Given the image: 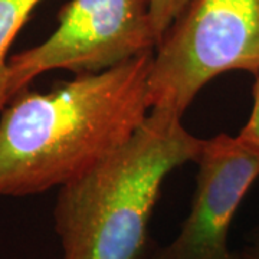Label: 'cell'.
<instances>
[{"label":"cell","instance_id":"3957f363","mask_svg":"<svg viewBox=\"0 0 259 259\" xmlns=\"http://www.w3.org/2000/svg\"><path fill=\"white\" fill-rule=\"evenodd\" d=\"M229 71L259 75V0H192L154 51L150 107L183 117L200 90Z\"/></svg>","mask_w":259,"mask_h":259},{"label":"cell","instance_id":"277c9868","mask_svg":"<svg viewBox=\"0 0 259 259\" xmlns=\"http://www.w3.org/2000/svg\"><path fill=\"white\" fill-rule=\"evenodd\" d=\"M58 22L44 42L8 59L10 98L49 71L97 74L158 45L150 0H71Z\"/></svg>","mask_w":259,"mask_h":259},{"label":"cell","instance_id":"ba28073f","mask_svg":"<svg viewBox=\"0 0 259 259\" xmlns=\"http://www.w3.org/2000/svg\"><path fill=\"white\" fill-rule=\"evenodd\" d=\"M252 97H253V104H252L249 118L241 128L236 139L239 140L241 144L259 156V75L255 76V83L252 87Z\"/></svg>","mask_w":259,"mask_h":259},{"label":"cell","instance_id":"5b68a950","mask_svg":"<svg viewBox=\"0 0 259 259\" xmlns=\"http://www.w3.org/2000/svg\"><path fill=\"white\" fill-rule=\"evenodd\" d=\"M189 214L176 238L148 259H239L229 231L239 206L259 177V156L236 137L204 140Z\"/></svg>","mask_w":259,"mask_h":259},{"label":"cell","instance_id":"6da1fadb","mask_svg":"<svg viewBox=\"0 0 259 259\" xmlns=\"http://www.w3.org/2000/svg\"><path fill=\"white\" fill-rule=\"evenodd\" d=\"M153 55L13 95L0 112V197L59 189L127 143L151 110Z\"/></svg>","mask_w":259,"mask_h":259},{"label":"cell","instance_id":"9c48e42d","mask_svg":"<svg viewBox=\"0 0 259 259\" xmlns=\"http://www.w3.org/2000/svg\"><path fill=\"white\" fill-rule=\"evenodd\" d=\"M239 259H259V226H256L245 246L239 252Z\"/></svg>","mask_w":259,"mask_h":259},{"label":"cell","instance_id":"7a4b0ae2","mask_svg":"<svg viewBox=\"0 0 259 259\" xmlns=\"http://www.w3.org/2000/svg\"><path fill=\"white\" fill-rule=\"evenodd\" d=\"M156 107L118 150L59 187L54 207L62 259H148L150 222L167 176L199 157L204 140Z\"/></svg>","mask_w":259,"mask_h":259},{"label":"cell","instance_id":"8992f818","mask_svg":"<svg viewBox=\"0 0 259 259\" xmlns=\"http://www.w3.org/2000/svg\"><path fill=\"white\" fill-rule=\"evenodd\" d=\"M42 0H0V112L9 102L8 52L19 30Z\"/></svg>","mask_w":259,"mask_h":259},{"label":"cell","instance_id":"52a82bcc","mask_svg":"<svg viewBox=\"0 0 259 259\" xmlns=\"http://www.w3.org/2000/svg\"><path fill=\"white\" fill-rule=\"evenodd\" d=\"M192 0H150V15L158 44Z\"/></svg>","mask_w":259,"mask_h":259}]
</instances>
